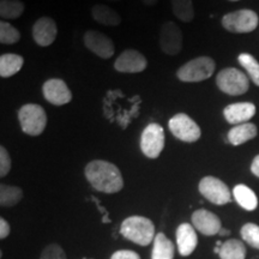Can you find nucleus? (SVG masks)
<instances>
[{
    "label": "nucleus",
    "mask_w": 259,
    "mask_h": 259,
    "mask_svg": "<svg viewBox=\"0 0 259 259\" xmlns=\"http://www.w3.org/2000/svg\"><path fill=\"white\" fill-rule=\"evenodd\" d=\"M84 174L90 185L99 192L116 193L124 187L120 169L108 161L94 160L89 162Z\"/></svg>",
    "instance_id": "obj_1"
},
{
    "label": "nucleus",
    "mask_w": 259,
    "mask_h": 259,
    "mask_svg": "<svg viewBox=\"0 0 259 259\" xmlns=\"http://www.w3.org/2000/svg\"><path fill=\"white\" fill-rule=\"evenodd\" d=\"M120 234L141 246H148L156 236L153 221L144 216H130L125 219L120 226Z\"/></svg>",
    "instance_id": "obj_2"
},
{
    "label": "nucleus",
    "mask_w": 259,
    "mask_h": 259,
    "mask_svg": "<svg viewBox=\"0 0 259 259\" xmlns=\"http://www.w3.org/2000/svg\"><path fill=\"white\" fill-rule=\"evenodd\" d=\"M18 121L24 134L40 136L47 125V114L45 109L36 103H27L19 108Z\"/></svg>",
    "instance_id": "obj_3"
},
{
    "label": "nucleus",
    "mask_w": 259,
    "mask_h": 259,
    "mask_svg": "<svg viewBox=\"0 0 259 259\" xmlns=\"http://www.w3.org/2000/svg\"><path fill=\"white\" fill-rule=\"evenodd\" d=\"M215 61L209 57H198L187 61L177 71L181 82L197 83L210 78L215 72Z\"/></svg>",
    "instance_id": "obj_4"
},
{
    "label": "nucleus",
    "mask_w": 259,
    "mask_h": 259,
    "mask_svg": "<svg viewBox=\"0 0 259 259\" xmlns=\"http://www.w3.org/2000/svg\"><path fill=\"white\" fill-rule=\"evenodd\" d=\"M216 84L222 93L232 96L242 95L250 88V79L246 73L235 69L228 67L220 71L216 76Z\"/></svg>",
    "instance_id": "obj_5"
},
{
    "label": "nucleus",
    "mask_w": 259,
    "mask_h": 259,
    "mask_svg": "<svg viewBox=\"0 0 259 259\" xmlns=\"http://www.w3.org/2000/svg\"><path fill=\"white\" fill-rule=\"evenodd\" d=\"M258 15L252 10H238L223 16L222 25L226 30L235 34H246L253 31L258 27Z\"/></svg>",
    "instance_id": "obj_6"
},
{
    "label": "nucleus",
    "mask_w": 259,
    "mask_h": 259,
    "mask_svg": "<svg viewBox=\"0 0 259 259\" xmlns=\"http://www.w3.org/2000/svg\"><path fill=\"white\" fill-rule=\"evenodd\" d=\"M168 127L176 138L185 143H194L200 138L199 125L185 113H178L168 121Z\"/></svg>",
    "instance_id": "obj_7"
},
{
    "label": "nucleus",
    "mask_w": 259,
    "mask_h": 259,
    "mask_svg": "<svg viewBox=\"0 0 259 259\" xmlns=\"http://www.w3.org/2000/svg\"><path fill=\"white\" fill-rule=\"evenodd\" d=\"M164 131L161 125L151 122L141 136V150L149 158H157L164 149Z\"/></svg>",
    "instance_id": "obj_8"
},
{
    "label": "nucleus",
    "mask_w": 259,
    "mask_h": 259,
    "mask_svg": "<svg viewBox=\"0 0 259 259\" xmlns=\"http://www.w3.org/2000/svg\"><path fill=\"white\" fill-rule=\"evenodd\" d=\"M198 190L204 198L216 205H225L232 202L231 191L219 178L204 177L199 181Z\"/></svg>",
    "instance_id": "obj_9"
},
{
    "label": "nucleus",
    "mask_w": 259,
    "mask_h": 259,
    "mask_svg": "<svg viewBox=\"0 0 259 259\" xmlns=\"http://www.w3.org/2000/svg\"><path fill=\"white\" fill-rule=\"evenodd\" d=\"M158 44L163 53L177 56L183 50V32L174 22H166L160 29Z\"/></svg>",
    "instance_id": "obj_10"
},
{
    "label": "nucleus",
    "mask_w": 259,
    "mask_h": 259,
    "mask_svg": "<svg viewBox=\"0 0 259 259\" xmlns=\"http://www.w3.org/2000/svg\"><path fill=\"white\" fill-rule=\"evenodd\" d=\"M83 42L84 46L88 48L90 52H93L94 54L102 58V59H109L115 52L112 38L97 30L85 31L83 36Z\"/></svg>",
    "instance_id": "obj_11"
},
{
    "label": "nucleus",
    "mask_w": 259,
    "mask_h": 259,
    "mask_svg": "<svg viewBox=\"0 0 259 259\" xmlns=\"http://www.w3.org/2000/svg\"><path fill=\"white\" fill-rule=\"evenodd\" d=\"M42 94L48 102L54 106L67 105L72 100V93L63 79L51 78L42 87Z\"/></svg>",
    "instance_id": "obj_12"
},
{
    "label": "nucleus",
    "mask_w": 259,
    "mask_h": 259,
    "mask_svg": "<svg viewBox=\"0 0 259 259\" xmlns=\"http://www.w3.org/2000/svg\"><path fill=\"white\" fill-rule=\"evenodd\" d=\"M148 66V61L139 51L125 50L116 58L114 69L121 73H139Z\"/></svg>",
    "instance_id": "obj_13"
},
{
    "label": "nucleus",
    "mask_w": 259,
    "mask_h": 259,
    "mask_svg": "<svg viewBox=\"0 0 259 259\" xmlns=\"http://www.w3.org/2000/svg\"><path fill=\"white\" fill-rule=\"evenodd\" d=\"M192 226L204 235H216L222 229L221 220L218 215L206 209H198L192 213Z\"/></svg>",
    "instance_id": "obj_14"
},
{
    "label": "nucleus",
    "mask_w": 259,
    "mask_h": 259,
    "mask_svg": "<svg viewBox=\"0 0 259 259\" xmlns=\"http://www.w3.org/2000/svg\"><path fill=\"white\" fill-rule=\"evenodd\" d=\"M57 23L51 17H41L32 25V38L40 47H48L56 41Z\"/></svg>",
    "instance_id": "obj_15"
},
{
    "label": "nucleus",
    "mask_w": 259,
    "mask_h": 259,
    "mask_svg": "<svg viewBox=\"0 0 259 259\" xmlns=\"http://www.w3.org/2000/svg\"><path fill=\"white\" fill-rule=\"evenodd\" d=\"M176 236L179 253L183 257L192 254L198 245V236L194 227L190 223H181L177 228Z\"/></svg>",
    "instance_id": "obj_16"
},
{
    "label": "nucleus",
    "mask_w": 259,
    "mask_h": 259,
    "mask_svg": "<svg viewBox=\"0 0 259 259\" xmlns=\"http://www.w3.org/2000/svg\"><path fill=\"white\" fill-rule=\"evenodd\" d=\"M255 114V106L251 102H238L228 105L223 109L226 120L232 125L245 124Z\"/></svg>",
    "instance_id": "obj_17"
},
{
    "label": "nucleus",
    "mask_w": 259,
    "mask_h": 259,
    "mask_svg": "<svg viewBox=\"0 0 259 259\" xmlns=\"http://www.w3.org/2000/svg\"><path fill=\"white\" fill-rule=\"evenodd\" d=\"M257 126L252 122H245V124L235 125L234 127L229 130L227 138H228L229 143L236 147V145H241L257 137Z\"/></svg>",
    "instance_id": "obj_18"
},
{
    "label": "nucleus",
    "mask_w": 259,
    "mask_h": 259,
    "mask_svg": "<svg viewBox=\"0 0 259 259\" xmlns=\"http://www.w3.org/2000/svg\"><path fill=\"white\" fill-rule=\"evenodd\" d=\"M92 16L97 23L107 27H116L121 23V17L114 9L103 4H96L92 9Z\"/></svg>",
    "instance_id": "obj_19"
},
{
    "label": "nucleus",
    "mask_w": 259,
    "mask_h": 259,
    "mask_svg": "<svg viewBox=\"0 0 259 259\" xmlns=\"http://www.w3.org/2000/svg\"><path fill=\"white\" fill-rule=\"evenodd\" d=\"M24 64V58L19 54L5 53L0 56V76L3 78L15 76L21 71Z\"/></svg>",
    "instance_id": "obj_20"
},
{
    "label": "nucleus",
    "mask_w": 259,
    "mask_h": 259,
    "mask_svg": "<svg viewBox=\"0 0 259 259\" xmlns=\"http://www.w3.org/2000/svg\"><path fill=\"white\" fill-rule=\"evenodd\" d=\"M176 247L163 233H158L154 239L151 259H174Z\"/></svg>",
    "instance_id": "obj_21"
},
{
    "label": "nucleus",
    "mask_w": 259,
    "mask_h": 259,
    "mask_svg": "<svg viewBox=\"0 0 259 259\" xmlns=\"http://www.w3.org/2000/svg\"><path fill=\"white\" fill-rule=\"evenodd\" d=\"M233 196H234L236 203L242 209L247 210V211H252V210L257 209L258 198L255 196V193L248 186L242 185V184L236 185L233 189Z\"/></svg>",
    "instance_id": "obj_22"
},
{
    "label": "nucleus",
    "mask_w": 259,
    "mask_h": 259,
    "mask_svg": "<svg viewBox=\"0 0 259 259\" xmlns=\"http://www.w3.org/2000/svg\"><path fill=\"white\" fill-rule=\"evenodd\" d=\"M219 255L221 259H245L246 247L240 240L231 239L223 242Z\"/></svg>",
    "instance_id": "obj_23"
},
{
    "label": "nucleus",
    "mask_w": 259,
    "mask_h": 259,
    "mask_svg": "<svg viewBox=\"0 0 259 259\" xmlns=\"http://www.w3.org/2000/svg\"><path fill=\"white\" fill-rule=\"evenodd\" d=\"M23 198V191L21 187L5 185H0V205L3 208H12L17 205Z\"/></svg>",
    "instance_id": "obj_24"
},
{
    "label": "nucleus",
    "mask_w": 259,
    "mask_h": 259,
    "mask_svg": "<svg viewBox=\"0 0 259 259\" xmlns=\"http://www.w3.org/2000/svg\"><path fill=\"white\" fill-rule=\"evenodd\" d=\"M25 5L21 0H0V17L17 19L23 15Z\"/></svg>",
    "instance_id": "obj_25"
},
{
    "label": "nucleus",
    "mask_w": 259,
    "mask_h": 259,
    "mask_svg": "<svg viewBox=\"0 0 259 259\" xmlns=\"http://www.w3.org/2000/svg\"><path fill=\"white\" fill-rule=\"evenodd\" d=\"M173 14L181 22H189L194 18V6L192 0H170Z\"/></svg>",
    "instance_id": "obj_26"
},
{
    "label": "nucleus",
    "mask_w": 259,
    "mask_h": 259,
    "mask_svg": "<svg viewBox=\"0 0 259 259\" xmlns=\"http://www.w3.org/2000/svg\"><path fill=\"white\" fill-rule=\"evenodd\" d=\"M238 61L247 72L248 78L259 87V63L257 59L248 53H241L239 54Z\"/></svg>",
    "instance_id": "obj_27"
},
{
    "label": "nucleus",
    "mask_w": 259,
    "mask_h": 259,
    "mask_svg": "<svg viewBox=\"0 0 259 259\" xmlns=\"http://www.w3.org/2000/svg\"><path fill=\"white\" fill-rule=\"evenodd\" d=\"M21 40V32L8 22H0V44L14 45Z\"/></svg>",
    "instance_id": "obj_28"
},
{
    "label": "nucleus",
    "mask_w": 259,
    "mask_h": 259,
    "mask_svg": "<svg viewBox=\"0 0 259 259\" xmlns=\"http://www.w3.org/2000/svg\"><path fill=\"white\" fill-rule=\"evenodd\" d=\"M241 238L252 247L259 250V226L254 223H246L241 228Z\"/></svg>",
    "instance_id": "obj_29"
},
{
    "label": "nucleus",
    "mask_w": 259,
    "mask_h": 259,
    "mask_svg": "<svg viewBox=\"0 0 259 259\" xmlns=\"http://www.w3.org/2000/svg\"><path fill=\"white\" fill-rule=\"evenodd\" d=\"M40 259H67V257L60 245L50 244L44 248Z\"/></svg>",
    "instance_id": "obj_30"
},
{
    "label": "nucleus",
    "mask_w": 259,
    "mask_h": 259,
    "mask_svg": "<svg viewBox=\"0 0 259 259\" xmlns=\"http://www.w3.org/2000/svg\"><path fill=\"white\" fill-rule=\"evenodd\" d=\"M11 156H10L9 151L4 147H0V177L4 178L9 174L11 169Z\"/></svg>",
    "instance_id": "obj_31"
},
{
    "label": "nucleus",
    "mask_w": 259,
    "mask_h": 259,
    "mask_svg": "<svg viewBox=\"0 0 259 259\" xmlns=\"http://www.w3.org/2000/svg\"><path fill=\"white\" fill-rule=\"evenodd\" d=\"M111 259H141V255L135 251L120 250L114 252V253L112 254Z\"/></svg>",
    "instance_id": "obj_32"
},
{
    "label": "nucleus",
    "mask_w": 259,
    "mask_h": 259,
    "mask_svg": "<svg viewBox=\"0 0 259 259\" xmlns=\"http://www.w3.org/2000/svg\"><path fill=\"white\" fill-rule=\"evenodd\" d=\"M10 232H11V227L5 219H0V239L8 238Z\"/></svg>",
    "instance_id": "obj_33"
},
{
    "label": "nucleus",
    "mask_w": 259,
    "mask_h": 259,
    "mask_svg": "<svg viewBox=\"0 0 259 259\" xmlns=\"http://www.w3.org/2000/svg\"><path fill=\"white\" fill-rule=\"evenodd\" d=\"M251 171L254 174L255 177L259 178V155H257V156L253 158V161H252Z\"/></svg>",
    "instance_id": "obj_34"
},
{
    "label": "nucleus",
    "mask_w": 259,
    "mask_h": 259,
    "mask_svg": "<svg viewBox=\"0 0 259 259\" xmlns=\"http://www.w3.org/2000/svg\"><path fill=\"white\" fill-rule=\"evenodd\" d=\"M141 2L147 6H155L158 3V0H141Z\"/></svg>",
    "instance_id": "obj_35"
},
{
    "label": "nucleus",
    "mask_w": 259,
    "mask_h": 259,
    "mask_svg": "<svg viewBox=\"0 0 259 259\" xmlns=\"http://www.w3.org/2000/svg\"><path fill=\"white\" fill-rule=\"evenodd\" d=\"M229 234H231V231H228V229H223V228L219 233V235H221V236H226V235H229Z\"/></svg>",
    "instance_id": "obj_36"
},
{
    "label": "nucleus",
    "mask_w": 259,
    "mask_h": 259,
    "mask_svg": "<svg viewBox=\"0 0 259 259\" xmlns=\"http://www.w3.org/2000/svg\"><path fill=\"white\" fill-rule=\"evenodd\" d=\"M109 2H120V0H109Z\"/></svg>",
    "instance_id": "obj_37"
},
{
    "label": "nucleus",
    "mask_w": 259,
    "mask_h": 259,
    "mask_svg": "<svg viewBox=\"0 0 259 259\" xmlns=\"http://www.w3.org/2000/svg\"><path fill=\"white\" fill-rule=\"evenodd\" d=\"M231 2H239V0H231Z\"/></svg>",
    "instance_id": "obj_38"
}]
</instances>
